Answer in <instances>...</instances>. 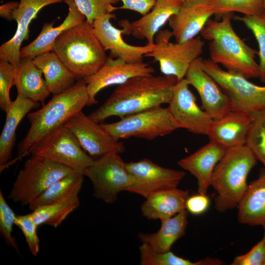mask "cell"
<instances>
[{
	"instance_id": "obj_17",
	"label": "cell",
	"mask_w": 265,
	"mask_h": 265,
	"mask_svg": "<svg viewBox=\"0 0 265 265\" xmlns=\"http://www.w3.org/2000/svg\"><path fill=\"white\" fill-rule=\"evenodd\" d=\"M114 18V14L107 13L96 18L92 24L95 34L104 49L110 51V56L127 62L143 61V57L154 50L155 44L147 43L144 46L128 44L122 37L123 29L111 24L110 20Z\"/></svg>"
},
{
	"instance_id": "obj_35",
	"label": "cell",
	"mask_w": 265,
	"mask_h": 265,
	"mask_svg": "<svg viewBox=\"0 0 265 265\" xmlns=\"http://www.w3.org/2000/svg\"><path fill=\"white\" fill-rule=\"evenodd\" d=\"M242 22L255 36L259 47V76L262 82H265V12L253 16H236Z\"/></svg>"
},
{
	"instance_id": "obj_43",
	"label": "cell",
	"mask_w": 265,
	"mask_h": 265,
	"mask_svg": "<svg viewBox=\"0 0 265 265\" xmlns=\"http://www.w3.org/2000/svg\"><path fill=\"white\" fill-rule=\"evenodd\" d=\"M18 4L19 2L10 1L0 5V17L7 20L13 19V13L18 7Z\"/></svg>"
},
{
	"instance_id": "obj_20",
	"label": "cell",
	"mask_w": 265,
	"mask_h": 265,
	"mask_svg": "<svg viewBox=\"0 0 265 265\" xmlns=\"http://www.w3.org/2000/svg\"><path fill=\"white\" fill-rule=\"evenodd\" d=\"M181 0H157L153 8L146 14L132 23L121 22L124 34L132 35L147 43L154 44L155 37L161 27L179 9Z\"/></svg>"
},
{
	"instance_id": "obj_26",
	"label": "cell",
	"mask_w": 265,
	"mask_h": 265,
	"mask_svg": "<svg viewBox=\"0 0 265 265\" xmlns=\"http://www.w3.org/2000/svg\"><path fill=\"white\" fill-rule=\"evenodd\" d=\"M238 221L250 226L265 225V170L249 185L239 202Z\"/></svg>"
},
{
	"instance_id": "obj_19",
	"label": "cell",
	"mask_w": 265,
	"mask_h": 265,
	"mask_svg": "<svg viewBox=\"0 0 265 265\" xmlns=\"http://www.w3.org/2000/svg\"><path fill=\"white\" fill-rule=\"evenodd\" d=\"M214 15L207 0L183 2L178 12L169 20V26L177 42L182 43L196 37Z\"/></svg>"
},
{
	"instance_id": "obj_21",
	"label": "cell",
	"mask_w": 265,
	"mask_h": 265,
	"mask_svg": "<svg viewBox=\"0 0 265 265\" xmlns=\"http://www.w3.org/2000/svg\"><path fill=\"white\" fill-rule=\"evenodd\" d=\"M226 150L216 142L210 140L208 143L178 161L180 167L197 179L199 193L206 194L214 168Z\"/></svg>"
},
{
	"instance_id": "obj_39",
	"label": "cell",
	"mask_w": 265,
	"mask_h": 265,
	"mask_svg": "<svg viewBox=\"0 0 265 265\" xmlns=\"http://www.w3.org/2000/svg\"><path fill=\"white\" fill-rule=\"evenodd\" d=\"M15 225L22 232L31 254L33 256H37L40 249V241L37 233L38 226L31 213L16 215Z\"/></svg>"
},
{
	"instance_id": "obj_6",
	"label": "cell",
	"mask_w": 265,
	"mask_h": 265,
	"mask_svg": "<svg viewBox=\"0 0 265 265\" xmlns=\"http://www.w3.org/2000/svg\"><path fill=\"white\" fill-rule=\"evenodd\" d=\"M74 171L45 157L31 154L18 172L8 198L29 206L53 183Z\"/></svg>"
},
{
	"instance_id": "obj_7",
	"label": "cell",
	"mask_w": 265,
	"mask_h": 265,
	"mask_svg": "<svg viewBox=\"0 0 265 265\" xmlns=\"http://www.w3.org/2000/svg\"><path fill=\"white\" fill-rule=\"evenodd\" d=\"M119 155L115 151L104 154L95 159L83 173L92 183L94 196L107 204L116 201L119 193L128 191L134 182Z\"/></svg>"
},
{
	"instance_id": "obj_31",
	"label": "cell",
	"mask_w": 265,
	"mask_h": 265,
	"mask_svg": "<svg viewBox=\"0 0 265 265\" xmlns=\"http://www.w3.org/2000/svg\"><path fill=\"white\" fill-rule=\"evenodd\" d=\"M84 176L82 173L74 171L59 179L47 188L29 208L32 211L66 197L77 188L82 187Z\"/></svg>"
},
{
	"instance_id": "obj_1",
	"label": "cell",
	"mask_w": 265,
	"mask_h": 265,
	"mask_svg": "<svg viewBox=\"0 0 265 265\" xmlns=\"http://www.w3.org/2000/svg\"><path fill=\"white\" fill-rule=\"evenodd\" d=\"M178 82L171 76L132 78L117 85L108 98L88 116L100 123L111 116H125L169 104Z\"/></svg>"
},
{
	"instance_id": "obj_10",
	"label": "cell",
	"mask_w": 265,
	"mask_h": 265,
	"mask_svg": "<svg viewBox=\"0 0 265 265\" xmlns=\"http://www.w3.org/2000/svg\"><path fill=\"white\" fill-rule=\"evenodd\" d=\"M201 66L228 97L231 110L248 113L265 108V86L244 76L223 70L211 59L202 58Z\"/></svg>"
},
{
	"instance_id": "obj_38",
	"label": "cell",
	"mask_w": 265,
	"mask_h": 265,
	"mask_svg": "<svg viewBox=\"0 0 265 265\" xmlns=\"http://www.w3.org/2000/svg\"><path fill=\"white\" fill-rule=\"evenodd\" d=\"M15 66L7 61L0 60V107L5 113L12 101L10 91L14 85Z\"/></svg>"
},
{
	"instance_id": "obj_18",
	"label": "cell",
	"mask_w": 265,
	"mask_h": 265,
	"mask_svg": "<svg viewBox=\"0 0 265 265\" xmlns=\"http://www.w3.org/2000/svg\"><path fill=\"white\" fill-rule=\"evenodd\" d=\"M65 0H20L13 13V19L17 23L13 36L0 47V59L7 61L17 66L21 61V46L29 36V26L32 21L44 7L64 1Z\"/></svg>"
},
{
	"instance_id": "obj_4",
	"label": "cell",
	"mask_w": 265,
	"mask_h": 265,
	"mask_svg": "<svg viewBox=\"0 0 265 265\" xmlns=\"http://www.w3.org/2000/svg\"><path fill=\"white\" fill-rule=\"evenodd\" d=\"M53 51L78 80L95 74L107 58L92 25L86 20L63 32Z\"/></svg>"
},
{
	"instance_id": "obj_41",
	"label": "cell",
	"mask_w": 265,
	"mask_h": 265,
	"mask_svg": "<svg viewBox=\"0 0 265 265\" xmlns=\"http://www.w3.org/2000/svg\"><path fill=\"white\" fill-rule=\"evenodd\" d=\"M210 204V199L206 194L198 193L188 196L186 203V209L193 215H200L208 209Z\"/></svg>"
},
{
	"instance_id": "obj_42",
	"label": "cell",
	"mask_w": 265,
	"mask_h": 265,
	"mask_svg": "<svg viewBox=\"0 0 265 265\" xmlns=\"http://www.w3.org/2000/svg\"><path fill=\"white\" fill-rule=\"evenodd\" d=\"M122 5L120 9H127L139 13L142 16L148 13L155 5L157 0H118Z\"/></svg>"
},
{
	"instance_id": "obj_23",
	"label": "cell",
	"mask_w": 265,
	"mask_h": 265,
	"mask_svg": "<svg viewBox=\"0 0 265 265\" xmlns=\"http://www.w3.org/2000/svg\"><path fill=\"white\" fill-rule=\"evenodd\" d=\"M64 2L68 6V12L63 21L56 26H54V22L45 23L38 36L29 44L21 48V59H33L39 55L52 51L55 41L63 32L86 20L74 0H65Z\"/></svg>"
},
{
	"instance_id": "obj_28",
	"label": "cell",
	"mask_w": 265,
	"mask_h": 265,
	"mask_svg": "<svg viewBox=\"0 0 265 265\" xmlns=\"http://www.w3.org/2000/svg\"><path fill=\"white\" fill-rule=\"evenodd\" d=\"M41 71L51 93H61L74 85L78 80L57 55L53 51L33 59Z\"/></svg>"
},
{
	"instance_id": "obj_44",
	"label": "cell",
	"mask_w": 265,
	"mask_h": 265,
	"mask_svg": "<svg viewBox=\"0 0 265 265\" xmlns=\"http://www.w3.org/2000/svg\"><path fill=\"white\" fill-rule=\"evenodd\" d=\"M263 7H264V12H265V0H264V1Z\"/></svg>"
},
{
	"instance_id": "obj_13",
	"label": "cell",
	"mask_w": 265,
	"mask_h": 265,
	"mask_svg": "<svg viewBox=\"0 0 265 265\" xmlns=\"http://www.w3.org/2000/svg\"><path fill=\"white\" fill-rule=\"evenodd\" d=\"M126 166L134 180L128 191L145 198L159 191L177 188L186 175L183 171L163 167L147 159L126 162Z\"/></svg>"
},
{
	"instance_id": "obj_12",
	"label": "cell",
	"mask_w": 265,
	"mask_h": 265,
	"mask_svg": "<svg viewBox=\"0 0 265 265\" xmlns=\"http://www.w3.org/2000/svg\"><path fill=\"white\" fill-rule=\"evenodd\" d=\"M189 85L185 78L177 82L168 108L178 129L207 135L213 119L198 106Z\"/></svg>"
},
{
	"instance_id": "obj_47",
	"label": "cell",
	"mask_w": 265,
	"mask_h": 265,
	"mask_svg": "<svg viewBox=\"0 0 265 265\" xmlns=\"http://www.w3.org/2000/svg\"><path fill=\"white\" fill-rule=\"evenodd\" d=\"M264 265H265V263Z\"/></svg>"
},
{
	"instance_id": "obj_27",
	"label": "cell",
	"mask_w": 265,
	"mask_h": 265,
	"mask_svg": "<svg viewBox=\"0 0 265 265\" xmlns=\"http://www.w3.org/2000/svg\"><path fill=\"white\" fill-rule=\"evenodd\" d=\"M43 76L33 59H21L19 64L15 67L14 85L17 95L44 103L51 93Z\"/></svg>"
},
{
	"instance_id": "obj_33",
	"label": "cell",
	"mask_w": 265,
	"mask_h": 265,
	"mask_svg": "<svg viewBox=\"0 0 265 265\" xmlns=\"http://www.w3.org/2000/svg\"><path fill=\"white\" fill-rule=\"evenodd\" d=\"M214 15L223 16L234 12L245 16L258 15L264 12V0H207Z\"/></svg>"
},
{
	"instance_id": "obj_5",
	"label": "cell",
	"mask_w": 265,
	"mask_h": 265,
	"mask_svg": "<svg viewBox=\"0 0 265 265\" xmlns=\"http://www.w3.org/2000/svg\"><path fill=\"white\" fill-rule=\"evenodd\" d=\"M257 159L246 145L226 149L216 165L211 186L216 193L215 209L221 212L237 207L248 185L247 179Z\"/></svg>"
},
{
	"instance_id": "obj_9",
	"label": "cell",
	"mask_w": 265,
	"mask_h": 265,
	"mask_svg": "<svg viewBox=\"0 0 265 265\" xmlns=\"http://www.w3.org/2000/svg\"><path fill=\"white\" fill-rule=\"evenodd\" d=\"M171 30H160L155 37V48L145 56L151 57L159 63L160 72L176 78L178 81L185 78L191 63L203 52L204 42L199 37L180 43H173Z\"/></svg>"
},
{
	"instance_id": "obj_32",
	"label": "cell",
	"mask_w": 265,
	"mask_h": 265,
	"mask_svg": "<svg viewBox=\"0 0 265 265\" xmlns=\"http://www.w3.org/2000/svg\"><path fill=\"white\" fill-rule=\"evenodd\" d=\"M139 250L141 265H220L223 263L219 259L210 257L191 262L177 256L171 251H154L148 244L144 242L139 247Z\"/></svg>"
},
{
	"instance_id": "obj_34",
	"label": "cell",
	"mask_w": 265,
	"mask_h": 265,
	"mask_svg": "<svg viewBox=\"0 0 265 265\" xmlns=\"http://www.w3.org/2000/svg\"><path fill=\"white\" fill-rule=\"evenodd\" d=\"M250 114L252 123L245 145L263 163L265 170V108Z\"/></svg>"
},
{
	"instance_id": "obj_46",
	"label": "cell",
	"mask_w": 265,
	"mask_h": 265,
	"mask_svg": "<svg viewBox=\"0 0 265 265\" xmlns=\"http://www.w3.org/2000/svg\"><path fill=\"white\" fill-rule=\"evenodd\" d=\"M182 1V2H185V1H188V0H181Z\"/></svg>"
},
{
	"instance_id": "obj_29",
	"label": "cell",
	"mask_w": 265,
	"mask_h": 265,
	"mask_svg": "<svg viewBox=\"0 0 265 265\" xmlns=\"http://www.w3.org/2000/svg\"><path fill=\"white\" fill-rule=\"evenodd\" d=\"M187 214L185 209L172 217L161 221L160 228L156 233H140L138 234L140 240L148 244L154 251H171L173 244L185 234L188 224Z\"/></svg>"
},
{
	"instance_id": "obj_37",
	"label": "cell",
	"mask_w": 265,
	"mask_h": 265,
	"mask_svg": "<svg viewBox=\"0 0 265 265\" xmlns=\"http://www.w3.org/2000/svg\"><path fill=\"white\" fill-rule=\"evenodd\" d=\"M16 215L0 190V233L5 242L20 254L19 247L12 236Z\"/></svg>"
},
{
	"instance_id": "obj_3",
	"label": "cell",
	"mask_w": 265,
	"mask_h": 265,
	"mask_svg": "<svg viewBox=\"0 0 265 265\" xmlns=\"http://www.w3.org/2000/svg\"><path fill=\"white\" fill-rule=\"evenodd\" d=\"M222 16L219 21L209 20L201 32L203 38L209 41L210 59L247 79L259 78L257 51L248 46L235 31L231 13Z\"/></svg>"
},
{
	"instance_id": "obj_30",
	"label": "cell",
	"mask_w": 265,
	"mask_h": 265,
	"mask_svg": "<svg viewBox=\"0 0 265 265\" xmlns=\"http://www.w3.org/2000/svg\"><path fill=\"white\" fill-rule=\"evenodd\" d=\"M81 187L77 188L62 199L32 210L30 213L35 223L38 226L47 225L53 228L58 227L70 213L79 207V193Z\"/></svg>"
},
{
	"instance_id": "obj_16",
	"label": "cell",
	"mask_w": 265,
	"mask_h": 265,
	"mask_svg": "<svg viewBox=\"0 0 265 265\" xmlns=\"http://www.w3.org/2000/svg\"><path fill=\"white\" fill-rule=\"evenodd\" d=\"M200 56L190 64L185 79L197 91L203 109L213 119H217L231 110L228 97L215 80L201 66Z\"/></svg>"
},
{
	"instance_id": "obj_40",
	"label": "cell",
	"mask_w": 265,
	"mask_h": 265,
	"mask_svg": "<svg viewBox=\"0 0 265 265\" xmlns=\"http://www.w3.org/2000/svg\"><path fill=\"white\" fill-rule=\"evenodd\" d=\"M265 238H263L246 253L235 257L232 265H264Z\"/></svg>"
},
{
	"instance_id": "obj_22",
	"label": "cell",
	"mask_w": 265,
	"mask_h": 265,
	"mask_svg": "<svg viewBox=\"0 0 265 265\" xmlns=\"http://www.w3.org/2000/svg\"><path fill=\"white\" fill-rule=\"evenodd\" d=\"M252 123L250 113L231 110L213 120L207 135L226 149L245 145Z\"/></svg>"
},
{
	"instance_id": "obj_45",
	"label": "cell",
	"mask_w": 265,
	"mask_h": 265,
	"mask_svg": "<svg viewBox=\"0 0 265 265\" xmlns=\"http://www.w3.org/2000/svg\"><path fill=\"white\" fill-rule=\"evenodd\" d=\"M264 229V231H265V233H264V237L265 238V225L263 226Z\"/></svg>"
},
{
	"instance_id": "obj_2",
	"label": "cell",
	"mask_w": 265,
	"mask_h": 265,
	"mask_svg": "<svg viewBox=\"0 0 265 265\" xmlns=\"http://www.w3.org/2000/svg\"><path fill=\"white\" fill-rule=\"evenodd\" d=\"M89 101L86 83L81 79L67 90L53 95L40 109L29 112L27 117L30 127L18 146L16 160L29 155L42 139L88 106Z\"/></svg>"
},
{
	"instance_id": "obj_15",
	"label": "cell",
	"mask_w": 265,
	"mask_h": 265,
	"mask_svg": "<svg viewBox=\"0 0 265 265\" xmlns=\"http://www.w3.org/2000/svg\"><path fill=\"white\" fill-rule=\"evenodd\" d=\"M154 72V68L143 61L127 62L121 58L109 56L95 74L83 79L89 97L88 106L98 103L96 96L103 89L121 84L135 77L151 76Z\"/></svg>"
},
{
	"instance_id": "obj_8",
	"label": "cell",
	"mask_w": 265,
	"mask_h": 265,
	"mask_svg": "<svg viewBox=\"0 0 265 265\" xmlns=\"http://www.w3.org/2000/svg\"><path fill=\"white\" fill-rule=\"evenodd\" d=\"M117 140L137 137L152 140L167 135L178 128L168 107L161 106L132 114L111 123H101Z\"/></svg>"
},
{
	"instance_id": "obj_11",
	"label": "cell",
	"mask_w": 265,
	"mask_h": 265,
	"mask_svg": "<svg viewBox=\"0 0 265 265\" xmlns=\"http://www.w3.org/2000/svg\"><path fill=\"white\" fill-rule=\"evenodd\" d=\"M29 154L42 156L82 174L94 160L64 125L42 139Z\"/></svg>"
},
{
	"instance_id": "obj_24",
	"label": "cell",
	"mask_w": 265,
	"mask_h": 265,
	"mask_svg": "<svg viewBox=\"0 0 265 265\" xmlns=\"http://www.w3.org/2000/svg\"><path fill=\"white\" fill-rule=\"evenodd\" d=\"M189 191L177 188L159 191L148 195L140 209L149 220H165L186 209Z\"/></svg>"
},
{
	"instance_id": "obj_25",
	"label": "cell",
	"mask_w": 265,
	"mask_h": 265,
	"mask_svg": "<svg viewBox=\"0 0 265 265\" xmlns=\"http://www.w3.org/2000/svg\"><path fill=\"white\" fill-rule=\"evenodd\" d=\"M40 104L30 99L17 95L5 112V121L0 136V170L6 167L12 157L16 141V131L23 118Z\"/></svg>"
},
{
	"instance_id": "obj_14",
	"label": "cell",
	"mask_w": 265,
	"mask_h": 265,
	"mask_svg": "<svg viewBox=\"0 0 265 265\" xmlns=\"http://www.w3.org/2000/svg\"><path fill=\"white\" fill-rule=\"evenodd\" d=\"M74 134L83 149L94 159L104 154L125 151L124 143L113 138L101 126L82 111L71 117L64 124Z\"/></svg>"
},
{
	"instance_id": "obj_36",
	"label": "cell",
	"mask_w": 265,
	"mask_h": 265,
	"mask_svg": "<svg viewBox=\"0 0 265 265\" xmlns=\"http://www.w3.org/2000/svg\"><path fill=\"white\" fill-rule=\"evenodd\" d=\"M80 11L86 20L92 25L94 20L107 13L118 9L113 5L118 0H74Z\"/></svg>"
}]
</instances>
